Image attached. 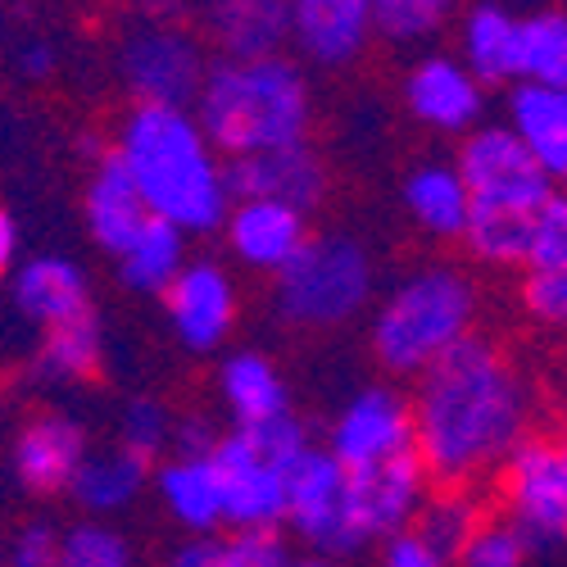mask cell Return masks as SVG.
I'll return each instance as SVG.
<instances>
[{
    "label": "cell",
    "instance_id": "47",
    "mask_svg": "<svg viewBox=\"0 0 567 567\" xmlns=\"http://www.w3.org/2000/svg\"><path fill=\"white\" fill-rule=\"evenodd\" d=\"M563 441H567V436H563Z\"/></svg>",
    "mask_w": 567,
    "mask_h": 567
},
{
    "label": "cell",
    "instance_id": "9",
    "mask_svg": "<svg viewBox=\"0 0 567 567\" xmlns=\"http://www.w3.org/2000/svg\"><path fill=\"white\" fill-rule=\"evenodd\" d=\"M287 523L322 558L363 549V536L354 523V499H350V472L327 450H309L296 463L291 486H287Z\"/></svg>",
    "mask_w": 567,
    "mask_h": 567
},
{
    "label": "cell",
    "instance_id": "14",
    "mask_svg": "<svg viewBox=\"0 0 567 567\" xmlns=\"http://www.w3.org/2000/svg\"><path fill=\"white\" fill-rule=\"evenodd\" d=\"M168 300V318H173V332L182 337V346L192 350H214L227 341L231 332V318H236V291H231V277L209 264L196 259L177 272V281L164 291Z\"/></svg>",
    "mask_w": 567,
    "mask_h": 567
},
{
    "label": "cell",
    "instance_id": "24",
    "mask_svg": "<svg viewBox=\"0 0 567 567\" xmlns=\"http://www.w3.org/2000/svg\"><path fill=\"white\" fill-rule=\"evenodd\" d=\"M517 19L504 6H472L463 14V69L486 82H517Z\"/></svg>",
    "mask_w": 567,
    "mask_h": 567
},
{
    "label": "cell",
    "instance_id": "5",
    "mask_svg": "<svg viewBox=\"0 0 567 567\" xmlns=\"http://www.w3.org/2000/svg\"><path fill=\"white\" fill-rule=\"evenodd\" d=\"M300 417H272L264 427H236L218 436L209 463L223 491V523L231 532H277L287 523V486L296 463L309 454Z\"/></svg>",
    "mask_w": 567,
    "mask_h": 567
},
{
    "label": "cell",
    "instance_id": "2",
    "mask_svg": "<svg viewBox=\"0 0 567 567\" xmlns=\"http://www.w3.org/2000/svg\"><path fill=\"white\" fill-rule=\"evenodd\" d=\"M114 159L127 168L151 218L177 227L182 236L227 223V164H218L192 110L136 105L123 118Z\"/></svg>",
    "mask_w": 567,
    "mask_h": 567
},
{
    "label": "cell",
    "instance_id": "41",
    "mask_svg": "<svg viewBox=\"0 0 567 567\" xmlns=\"http://www.w3.org/2000/svg\"><path fill=\"white\" fill-rule=\"evenodd\" d=\"M214 445H218V436H214V427L205 417L173 422V454H182V458H209Z\"/></svg>",
    "mask_w": 567,
    "mask_h": 567
},
{
    "label": "cell",
    "instance_id": "33",
    "mask_svg": "<svg viewBox=\"0 0 567 567\" xmlns=\"http://www.w3.org/2000/svg\"><path fill=\"white\" fill-rule=\"evenodd\" d=\"M450 23L441 0H372V32L386 41H427Z\"/></svg>",
    "mask_w": 567,
    "mask_h": 567
},
{
    "label": "cell",
    "instance_id": "44",
    "mask_svg": "<svg viewBox=\"0 0 567 567\" xmlns=\"http://www.w3.org/2000/svg\"><path fill=\"white\" fill-rule=\"evenodd\" d=\"M14 259H19V227H14L10 209H0V277L14 272Z\"/></svg>",
    "mask_w": 567,
    "mask_h": 567
},
{
    "label": "cell",
    "instance_id": "28",
    "mask_svg": "<svg viewBox=\"0 0 567 567\" xmlns=\"http://www.w3.org/2000/svg\"><path fill=\"white\" fill-rule=\"evenodd\" d=\"M182 268H186V236L177 227L159 223V218L118 255L123 281H127L132 291H146V296H155V291L164 296L173 281H177Z\"/></svg>",
    "mask_w": 567,
    "mask_h": 567
},
{
    "label": "cell",
    "instance_id": "6",
    "mask_svg": "<svg viewBox=\"0 0 567 567\" xmlns=\"http://www.w3.org/2000/svg\"><path fill=\"white\" fill-rule=\"evenodd\" d=\"M372 291V259L354 236H309L277 272V313L296 327H337L363 309Z\"/></svg>",
    "mask_w": 567,
    "mask_h": 567
},
{
    "label": "cell",
    "instance_id": "21",
    "mask_svg": "<svg viewBox=\"0 0 567 567\" xmlns=\"http://www.w3.org/2000/svg\"><path fill=\"white\" fill-rule=\"evenodd\" d=\"M14 305L41 327H55V322H69L78 313H91L86 272L73 259H60V255L28 259L23 268H14Z\"/></svg>",
    "mask_w": 567,
    "mask_h": 567
},
{
    "label": "cell",
    "instance_id": "22",
    "mask_svg": "<svg viewBox=\"0 0 567 567\" xmlns=\"http://www.w3.org/2000/svg\"><path fill=\"white\" fill-rule=\"evenodd\" d=\"M223 60H272L291 37V6L281 0H223L209 10Z\"/></svg>",
    "mask_w": 567,
    "mask_h": 567
},
{
    "label": "cell",
    "instance_id": "1",
    "mask_svg": "<svg viewBox=\"0 0 567 567\" xmlns=\"http://www.w3.org/2000/svg\"><path fill=\"white\" fill-rule=\"evenodd\" d=\"M413 409V454L441 486L463 491L504 463L527 427V391L499 346L467 337L417 372Z\"/></svg>",
    "mask_w": 567,
    "mask_h": 567
},
{
    "label": "cell",
    "instance_id": "25",
    "mask_svg": "<svg viewBox=\"0 0 567 567\" xmlns=\"http://www.w3.org/2000/svg\"><path fill=\"white\" fill-rule=\"evenodd\" d=\"M404 205L432 236H463L472 214V196L454 164H417L404 182Z\"/></svg>",
    "mask_w": 567,
    "mask_h": 567
},
{
    "label": "cell",
    "instance_id": "13",
    "mask_svg": "<svg viewBox=\"0 0 567 567\" xmlns=\"http://www.w3.org/2000/svg\"><path fill=\"white\" fill-rule=\"evenodd\" d=\"M227 196L236 200H272L287 209H313L327 196V173L322 159L309 146H287V151H264L227 164Z\"/></svg>",
    "mask_w": 567,
    "mask_h": 567
},
{
    "label": "cell",
    "instance_id": "18",
    "mask_svg": "<svg viewBox=\"0 0 567 567\" xmlns=\"http://www.w3.org/2000/svg\"><path fill=\"white\" fill-rule=\"evenodd\" d=\"M291 37L309 60L341 69L372 41V0H300L291 6Z\"/></svg>",
    "mask_w": 567,
    "mask_h": 567
},
{
    "label": "cell",
    "instance_id": "20",
    "mask_svg": "<svg viewBox=\"0 0 567 567\" xmlns=\"http://www.w3.org/2000/svg\"><path fill=\"white\" fill-rule=\"evenodd\" d=\"M151 223L155 218H151L146 200H141V192L132 186L127 168L110 151L96 164L91 186H86V227H91V236H96V246L110 250V255H123Z\"/></svg>",
    "mask_w": 567,
    "mask_h": 567
},
{
    "label": "cell",
    "instance_id": "40",
    "mask_svg": "<svg viewBox=\"0 0 567 567\" xmlns=\"http://www.w3.org/2000/svg\"><path fill=\"white\" fill-rule=\"evenodd\" d=\"M55 554H60V532L45 523H32L10 540V567H55Z\"/></svg>",
    "mask_w": 567,
    "mask_h": 567
},
{
    "label": "cell",
    "instance_id": "30",
    "mask_svg": "<svg viewBox=\"0 0 567 567\" xmlns=\"http://www.w3.org/2000/svg\"><path fill=\"white\" fill-rule=\"evenodd\" d=\"M482 523H486V517H482L477 499H472L467 491L445 486V491L427 495V504L417 508V517H413L409 532H413L422 545H427L436 558L454 563V558L463 554V545L472 540V532H477Z\"/></svg>",
    "mask_w": 567,
    "mask_h": 567
},
{
    "label": "cell",
    "instance_id": "17",
    "mask_svg": "<svg viewBox=\"0 0 567 567\" xmlns=\"http://www.w3.org/2000/svg\"><path fill=\"white\" fill-rule=\"evenodd\" d=\"M86 463V436L64 413H37L14 441V472L37 495L69 491Z\"/></svg>",
    "mask_w": 567,
    "mask_h": 567
},
{
    "label": "cell",
    "instance_id": "10",
    "mask_svg": "<svg viewBox=\"0 0 567 567\" xmlns=\"http://www.w3.org/2000/svg\"><path fill=\"white\" fill-rule=\"evenodd\" d=\"M205 51L192 32L182 28H141L123 45V78L136 105L186 110L205 86Z\"/></svg>",
    "mask_w": 567,
    "mask_h": 567
},
{
    "label": "cell",
    "instance_id": "35",
    "mask_svg": "<svg viewBox=\"0 0 567 567\" xmlns=\"http://www.w3.org/2000/svg\"><path fill=\"white\" fill-rule=\"evenodd\" d=\"M168 441H173V417L164 413V404H155V400H132V404L123 409V417H118V450L155 463Z\"/></svg>",
    "mask_w": 567,
    "mask_h": 567
},
{
    "label": "cell",
    "instance_id": "26",
    "mask_svg": "<svg viewBox=\"0 0 567 567\" xmlns=\"http://www.w3.org/2000/svg\"><path fill=\"white\" fill-rule=\"evenodd\" d=\"M159 499L192 532H214L223 523V491H218V472L209 458L173 454L159 467Z\"/></svg>",
    "mask_w": 567,
    "mask_h": 567
},
{
    "label": "cell",
    "instance_id": "16",
    "mask_svg": "<svg viewBox=\"0 0 567 567\" xmlns=\"http://www.w3.org/2000/svg\"><path fill=\"white\" fill-rule=\"evenodd\" d=\"M223 231H227L231 255L250 268H264V272H281L309 241L305 214L272 205V200H236L227 209Z\"/></svg>",
    "mask_w": 567,
    "mask_h": 567
},
{
    "label": "cell",
    "instance_id": "7",
    "mask_svg": "<svg viewBox=\"0 0 567 567\" xmlns=\"http://www.w3.org/2000/svg\"><path fill=\"white\" fill-rule=\"evenodd\" d=\"M499 495L508 523L527 545H563L567 540V441H517V450L499 463Z\"/></svg>",
    "mask_w": 567,
    "mask_h": 567
},
{
    "label": "cell",
    "instance_id": "37",
    "mask_svg": "<svg viewBox=\"0 0 567 567\" xmlns=\"http://www.w3.org/2000/svg\"><path fill=\"white\" fill-rule=\"evenodd\" d=\"M527 549L532 545L523 540V532H517L508 517H499V523H482L472 532V540L463 545V554L454 563L458 567H523Z\"/></svg>",
    "mask_w": 567,
    "mask_h": 567
},
{
    "label": "cell",
    "instance_id": "15",
    "mask_svg": "<svg viewBox=\"0 0 567 567\" xmlns=\"http://www.w3.org/2000/svg\"><path fill=\"white\" fill-rule=\"evenodd\" d=\"M404 101L436 132H467L482 118V105H486L482 82L463 69V60H450V55L417 60L404 78Z\"/></svg>",
    "mask_w": 567,
    "mask_h": 567
},
{
    "label": "cell",
    "instance_id": "45",
    "mask_svg": "<svg viewBox=\"0 0 567 567\" xmlns=\"http://www.w3.org/2000/svg\"><path fill=\"white\" fill-rule=\"evenodd\" d=\"M19 64H23V73H28V78H45V73L55 69V51H51L45 41H32V45H23Z\"/></svg>",
    "mask_w": 567,
    "mask_h": 567
},
{
    "label": "cell",
    "instance_id": "4",
    "mask_svg": "<svg viewBox=\"0 0 567 567\" xmlns=\"http://www.w3.org/2000/svg\"><path fill=\"white\" fill-rule=\"evenodd\" d=\"M477 291L458 268H422L404 277L372 318V350L391 372H427L472 337Z\"/></svg>",
    "mask_w": 567,
    "mask_h": 567
},
{
    "label": "cell",
    "instance_id": "36",
    "mask_svg": "<svg viewBox=\"0 0 567 567\" xmlns=\"http://www.w3.org/2000/svg\"><path fill=\"white\" fill-rule=\"evenodd\" d=\"M527 268H567V192H554L532 214V241H527Z\"/></svg>",
    "mask_w": 567,
    "mask_h": 567
},
{
    "label": "cell",
    "instance_id": "3",
    "mask_svg": "<svg viewBox=\"0 0 567 567\" xmlns=\"http://www.w3.org/2000/svg\"><path fill=\"white\" fill-rule=\"evenodd\" d=\"M196 123L214 151L246 159L305 146L309 86L291 60H218L196 96Z\"/></svg>",
    "mask_w": 567,
    "mask_h": 567
},
{
    "label": "cell",
    "instance_id": "38",
    "mask_svg": "<svg viewBox=\"0 0 567 567\" xmlns=\"http://www.w3.org/2000/svg\"><path fill=\"white\" fill-rule=\"evenodd\" d=\"M223 567H296L281 532H231L223 540Z\"/></svg>",
    "mask_w": 567,
    "mask_h": 567
},
{
    "label": "cell",
    "instance_id": "23",
    "mask_svg": "<svg viewBox=\"0 0 567 567\" xmlns=\"http://www.w3.org/2000/svg\"><path fill=\"white\" fill-rule=\"evenodd\" d=\"M218 391H223V404L231 409V417L241 427H264L272 417H287L291 413V400H287V382L281 372L264 359V354H231L218 372Z\"/></svg>",
    "mask_w": 567,
    "mask_h": 567
},
{
    "label": "cell",
    "instance_id": "11",
    "mask_svg": "<svg viewBox=\"0 0 567 567\" xmlns=\"http://www.w3.org/2000/svg\"><path fill=\"white\" fill-rule=\"evenodd\" d=\"M332 454L346 472H368L377 463H391L400 454H413V409L391 386L359 391L332 422Z\"/></svg>",
    "mask_w": 567,
    "mask_h": 567
},
{
    "label": "cell",
    "instance_id": "12",
    "mask_svg": "<svg viewBox=\"0 0 567 567\" xmlns=\"http://www.w3.org/2000/svg\"><path fill=\"white\" fill-rule=\"evenodd\" d=\"M427 495H432V477L417 463V454H400L368 472H350V499H354V523L363 545L404 536L413 527L417 508L427 504Z\"/></svg>",
    "mask_w": 567,
    "mask_h": 567
},
{
    "label": "cell",
    "instance_id": "42",
    "mask_svg": "<svg viewBox=\"0 0 567 567\" xmlns=\"http://www.w3.org/2000/svg\"><path fill=\"white\" fill-rule=\"evenodd\" d=\"M382 567H450L445 558H436L427 545H422L413 532L386 540V554H382Z\"/></svg>",
    "mask_w": 567,
    "mask_h": 567
},
{
    "label": "cell",
    "instance_id": "29",
    "mask_svg": "<svg viewBox=\"0 0 567 567\" xmlns=\"http://www.w3.org/2000/svg\"><path fill=\"white\" fill-rule=\"evenodd\" d=\"M517 82L567 86V14L536 10L517 23Z\"/></svg>",
    "mask_w": 567,
    "mask_h": 567
},
{
    "label": "cell",
    "instance_id": "39",
    "mask_svg": "<svg viewBox=\"0 0 567 567\" xmlns=\"http://www.w3.org/2000/svg\"><path fill=\"white\" fill-rule=\"evenodd\" d=\"M523 305L536 322L549 327H567V268H545V272H527L523 281Z\"/></svg>",
    "mask_w": 567,
    "mask_h": 567
},
{
    "label": "cell",
    "instance_id": "34",
    "mask_svg": "<svg viewBox=\"0 0 567 567\" xmlns=\"http://www.w3.org/2000/svg\"><path fill=\"white\" fill-rule=\"evenodd\" d=\"M55 567H132V554L127 540L105 523H82L60 536Z\"/></svg>",
    "mask_w": 567,
    "mask_h": 567
},
{
    "label": "cell",
    "instance_id": "32",
    "mask_svg": "<svg viewBox=\"0 0 567 567\" xmlns=\"http://www.w3.org/2000/svg\"><path fill=\"white\" fill-rule=\"evenodd\" d=\"M527 241H532V214H513V209H477L472 205L467 227H463V246L472 259L508 268V264H527Z\"/></svg>",
    "mask_w": 567,
    "mask_h": 567
},
{
    "label": "cell",
    "instance_id": "27",
    "mask_svg": "<svg viewBox=\"0 0 567 567\" xmlns=\"http://www.w3.org/2000/svg\"><path fill=\"white\" fill-rule=\"evenodd\" d=\"M146 477H151L146 458H136L127 450H105V454H86V463L78 467L69 491L91 513H114V508H127L141 495Z\"/></svg>",
    "mask_w": 567,
    "mask_h": 567
},
{
    "label": "cell",
    "instance_id": "19",
    "mask_svg": "<svg viewBox=\"0 0 567 567\" xmlns=\"http://www.w3.org/2000/svg\"><path fill=\"white\" fill-rule=\"evenodd\" d=\"M508 127L549 182L567 177V86L517 82L508 96Z\"/></svg>",
    "mask_w": 567,
    "mask_h": 567
},
{
    "label": "cell",
    "instance_id": "46",
    "mask_svg": "<svg viewBox=\"0 0 567 567\" xmlns=\"http://www.w3.org/2000/svg\"><path fill=\"white\" fill-rule=\"evenodd\" d=\"M296 567H332L327 558H296Z\"/></svg>",
    "mask_w": 567,
    "mask_h": 567
},
{
    "label": "cell",
    "instance_id": "8",
    "mask_svg": "<svg viewBox=\"0 0 567 567\" xmlns=\"http://www.w3.org/2000/svg\"><path fill=\"white\" fill-rule=\"evenodd\" d=\"M454 168L477 209L536 214L554 196V182L540 173V164L527 155V146L513 136L508 123L477 127L472 136H463Z\"/></svg>",
    "mask_w": 567,
    "mask_h": 567
},
{
    "label": "cell",
    "instance_id": "43",
    "mask_svg": "<svg viewBox=\"0 0 567 567\" xmlns=\"http://www.w3.org/2000/svg\"><path fill=\"white\" fill-rule=\"evenodd\" d=\"M168 567H223V540H186L173 558H168Z\"/></svg>",
    "mask_w": 567,
    "mask_h": 567
},
{
    "label": "cell",
    "instance_id": "31",
    "mask_svg": "<svg viewBox=\"0 0 567 567\" xmlns=\"http://www.w3.org/2000/svg\"><path fill=\"white\" fill-rule=\"evenodd\" d=\"M101 363V322L96 313H78L69 322H55L41 332L37 372L51 382H78V377L96 372Z\"/></svg>",
    "mask_w": 567,
    "mask_h": 567
}]
</instances>
